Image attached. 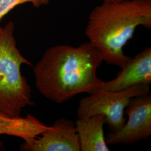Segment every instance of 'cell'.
Returning a JSON list of instances; mask_svg holds the SVG:
<instances>
[{
	"label": "cell",
	"mask_w": 151,
	"mask_h": 151,
	"mask_svg": "<svg viewBox=\"0 0 151 151\" xmlns=\"http://www.w3.org/2000/svg\"><path fill=\"white\" fill-rule=\"evenodd\" d=\"M103 61L89 42L77 47H52L34 68L35 86L44 97L58 104L81 93H93L103 81L96 74Z\"/></svg>",
	"instance_id": "cell-1"
},
{
	"label": "cell",
	"mask_w": 151,
	"mask_h": 151,
	"mask_svg": "<svg viewBox=\"0 0 151 151\" xmlns=\"http://www.w3.org/2000/svg\"><path fill=\"white\" fill-rule=\"evenodd\" d=\"M151 83V48L147 47L122 68L113 80L103 81L97 92L120 91Z\"/></svg>",
	"instance_id": "cell-7"
},
{
	"label": "cell",
	"mask_w": 151,
	"mask_h": 151,
	"mask_svg": "<svg viewBox=\"0 0 151 151\" xmlns=\"http://www.w3.org/2000/svg\"><path fill=\"white\" fill-rule=\"evenodd\" d=\"M25 3H32L35 7L40 6L38 0H0V22L16 6Z\"/></svg>",
	"instance_id": "cell-10"
},
{
	"label": "cell",
	"mask_w": 151,
	"mask_h": 151,
	"mask_svg": "<svg viewBox=\"0 0 151 151\" xmlns=\"http://www.w3.org/2000/svg\"><path fill=\"white\" fill-rule=\"evenodd\" d=\"M30 143L20 146L22 151H81L78 137L73 121L57 119L50 128Z\"/></svg>",
	"instance_id": "cell-6"
},
{
	"label": "cell",
	"mask_w": 151,
	"mask_h": 151,
	"mask_svg": "<svg viewBox=\"0 0 151 151\" xmlns=\"http://www.w3.org/2000/svg\"><path fill=\"white\" fill-rule=\"evenodd\" d=\"M82 151H108L104 135L105 116L96 114L85 119L77 118L75 122Z\"/></svg>",
	"instance_id": "cell-8"
},
{
	"label": "cell",
	"mask_w": 151,
	"mask_h": 151,
	"mask_svg": "<svg viewBox=\"0 0 151 151\" xmlns=\"http://www.w3.org/2000/svg\"><path fill=\"white\" fill-rule=\"evenodd\" d=\"M3 150H4V147L2 142L0 140V151H3Z\"/></svg>",
	"instance_id": "cell-13"
},
{
	"label": "cell",
	"mask_w": 151,
	"mask_h": 151,
	"mask_svg": "<svg viewBox=\"0 0 151 151\" xmlns=\"http://www.w3.org/2000/svg\"><path fill=\"white\" fill-rule=\"evenodd\" d=\"M14 24L0 27V116H20L22 110L34 105L32 88L21 66L32 65L16 47Z\"/></svg>",
	"instance_id": "cell-3"
},
{
	"label": "cell",
	"mask_w": 151,
	"mask_h": 151,
	"mask_svg": "<svg viewBox=\"0 0 151 151\" xmlns=\"http://www.w3.org/2000/svg\"><path fill=\"white\" fill-rule=\"evenodd\" d=\"M50 127L30 114L25 117L7 118L0 116V135L19 137L25 143L32 142Z\"/></svg>",
	"instance_id": "cell-9"
},
{
	"label": "cell",
	"mask_w": 151,
	"mask_h": 151,
	"mask_svg": "<svg viewBox=\"0 0 151 151\" xmlns=\"http://www.w3.org/2000/svg\"><path fill=\"white\" fill-rule=\"evenodd\" d=\"M150 92V86L138 85L114 91H99L81 99L77 109L78 119H85L96 114L105 116L110 132H115L124 125L125 109L132 97Z\"/></svg>",
	"instance_id": "cell-4"
},
{
	"label": "cell",
	"mask_w": 151,
	"mask_h": 151,
	"mask_svg": "<svg viewBox=\"0 0 151 151\" xmlns=\"http://www.w3.org/2000/svg\"><path fill=\"white\" fill-rule=\"evenodd\" d=\"M104 2H109V3H118L126 0H103Z\"/></svg>",
	"instance_id": "cell-11"
},
{
	"label": "cell",
	"mask_w": 151,
	"mask_h": 151,
	"mask_svg": "<svg viewBox=\"0 0 151 151\" xmlns=\"http://www.w3.org/2000/svg\"><path fill=\"white\" fill-rule=\"evenodd\" d=\"M125 112L128 119L124 126L110 132L105 139L110 145L130 144L146 139L151 135V95L147 93L132 97Z\"/></svg>",
	"instance_id": "cell-5"
},
{
	"label": "cell",
	"mask_w": 151,
	"mask_h": 151,
	"mask_svg": "<svg viewBox=\"0 0 151 151\" xmlns=\"http://www.w3.org/2000/svg\"><path fill=\"white\" fill-rule=\"evenodd\" d=\"M151 27V0L104 2L90 13L85 34L103 61L122 68L131 58L123 48L139 27Z\"/></svg>",
	"instance_id": "cell-2"
},
{
	"label": "cell",
	"mask_w": 151,
	"mask_h": 151,
	"mask_svg": "<svg viewBox=\"0 0 151 151\" xmlns=\"http://www.w3.org/2000/svg\"><path fill=\"white\" fill-rule=\"evenodd\" d=\"M39 2V4L41 5H47L49 3V1L50 0H38Z\"/></svg>",
	"instance_id": "cell-12"
}]
</instances>
